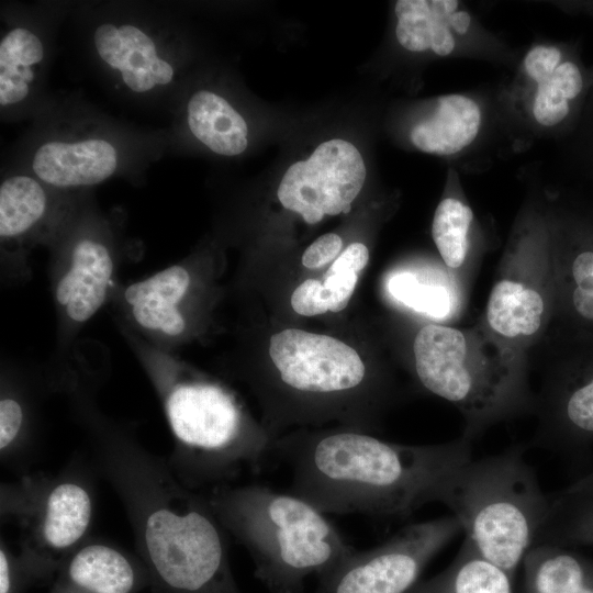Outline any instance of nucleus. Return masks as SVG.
Wrapping results in <instances>:
<instances>
[{
	"label": "nucleus",
	"mask_w": 593,
	"mask_h": 593,
	"mask_svg": "<svg viewBox=\"0 0 593 593\" xmlns=\"http://www.w3.org/2000/svg\"><path fill=\"white\" fill-rule=\"evenodd\" d=\"M99 383L79 372L66 391L70 412L93 468L124 506L153 593H240L230 566V535L206 493L184 485L167 458L99 407Z\"/></svg>",
	"instance_id": "nucleus-1"
},
{
	"label": "nucleus",
	"mask_w": 593,
	"mask_h": 593,
	"mask_svg": "<svg viewBox=\"0 0 593 593\" xmlns=\"http://www.w3.org/2000/svg\"><path fill=\"white\" fill-rule=\"evenodd\" d=\"M272 456L287 465L290 492L325 514L405 517L438 503L450 474L472 459L471 440L401 445L353 430L277 443Z\"/></svg>",
	"instance_id": "nucleus-2"
},
{
	"label": "nucleus",
	"mask_w": 593,
	"mask_h": 593,
	"mask_svg": "<svg viewBox=\"0 0 593 593\" xmlns=\"http://www.w3.org/2000/svg\"><path fill=\"white\" fill-rule=\"evenodd\" d=\"M118 329L161 404L174 441L167 459L184 485L206 493L264 469L272 446L232 391L177 355L154 348L125 327Z\"/></svg>",
	"instance_id": "nucleus-3"
},
{
	"label": "nucleus",
	"mask_w": 593,
	"mask_h": 593,
	"mask_svg": "<svg viewBox=\"0 0 593 593\" xmlns=\"http://www.w3.org/2000/svg\"><path fill=\"white\" fill-rule=\"evenodd\" d=\"M206 495L271 593H302L309 577H326L355 551L325 513L290 491L230 484Z\"/></svg>",
	"instance_id": "nucleus-4"
},
{
	"label": "nucleus",
	"mask_w": 593,
	"mask_h": 593,
	"mask_svg": "<svg viewBox=\"0 0 593 593\" xmlns=\"http://www.w3.org/2000/svg\"><path fill=\"white\" fill-rule=\"evenodd\" d=\"M524 450L514 447L472 458L450 474L438 500L459 521L477 551L512 578L549 508Z\"/></svg>",
	"instance_id": "nucleus-5"
},
{
	"label": "nucleus",
	"mask_w": 593,
	"mask_h": 593,
	"mask_svg": "<svg viewBox=\"0 0 593 593\" xmlns=\"http://www.w3.org/2000/svg\"><path fill=\"white\" fill-rule=\"evenodd\" d=\"M48 282L56 315V354L52 368L68 374L83 327L109 304L130 249L119 225L92 197L81 193L46 246Z\"/></svg>",
	"instance_id": "nucleus-6"
},
{
	"label": "nucleus",
	"mask_w": 593,
	"mask_h": 593,
	"mask_svg": "<svg viewBox=\"0 0 593 593\" xmlns=\"http://www.w3.org/2000/svg\"><path fill=\"white\" fill-rule=\"evenodd\" d=\"M22 148L18 168L70 194L90 192L110 179L134 174L164 144L86 109L48 107Z\"/></svg>",
	"instance_id": "nucleus-7"
},
{
	"label": "nucleus",
	"mask_w": 593,
	"mask_h": 593,
	"mask_svg": "<svg viewBox=\"0 0 593 593\" xmlns=\"http://www.w3.org/2000/svg\"><path fill=\"white\" fill-rule=\"evenodd\" d=\"M94 513L89 469L78 459L58 473L30 472L1 483L0 515L19 529V553L38 583L57 574L87 540Z\"/></svg>",
	"instance_id": "nucleus-8"
},
{
	"label": "nucleus",
	"mask_w": 593,
	"mask_h": 593,
	"mask_svg": "<svg viewBox=\"0 0 593 593\" xmlns=\"http://www.w3.org/2000/svg\"><path fill=\"white\" fill-rule=\"evenodd\" d=\"M413 351L422 385L467 415L468 439L516 403L518 387L512 374L474 359L469 339L460 329L425 325L415 336Z\"/></svg>",
	"instance_id": "nucleus-9"
},
{
	"label": "nucleus",
	"mask_w": 593,
	"mask_h": 593,
	"mask_svg": "<svg viewBox=\"0 0 593 593\" xmlns=\"http://www.w3.org/2000/svg\"><path fill=\"white\" fill-rule=\"evenodd\" d=\"M92 55L122 91L155 98L172 90L179 61L172 25L141 13H98L90 26Z\"/></svg>",
	"instance_id": "nucleus-10"
},
{
	"label": "nucleus",
	"mask_w": 593,
	"mask_h": 593,
	"mask_svg": "<svg viewBox=\"0 0 593 593\" xmlns=\"http://www.w3.org/2000/svg\"><path fill=\"white\" fill-rule=\"evenodd\" d=\"M201 278L191 259L171 264L144 279L114 287L109 304L116 326L154 348L175 354L194 333Z\"/></svg>",
	"instance_id": "nucleus-11"
},
{
	"label": "nucleus",
	"mask_w": 593,
	"mask_h": 593,
	"mask_svg": "<svg viewBox=\"0 0 593 593\" xmlns=\"http://www.w3.org/2000/svg\"><path fill=\"white\" fill-rule=\"evenodd\" d=\"M462 530L454 516L410 524L381 545L354 551L320 579L324 593H407L427 563Z\"/></svg>",
	"instance_id": "nucleus-12"
},
{
	"label": "nucleus",
	"mask_w": 593,
	"mask_h": 593,
	"mask_svg": "<svg viewBox=\"0 0 593 593\" xmlns=\"http://www.w3.org/2000/svg\"><path fill=\"white\" fill-rule=\"evenodd\" d=\"M79 194L57 191L24 169L7 172L0 183V269L7 284L30 280V257L45 247Z\"/></svg>",
	"instance_id": "nucleus-13"
},
{
	"label": "nucleus",
	"mask_w": 593,
	"mask_h": 593,
	"mask_svg": "<svg viewBox=\"0 0 593 593\" xmlns=\"http://www.w3.org/2000/svg\"><path fill=\"white\" fill-rule=\"evenodd\" d=\"M365 179L359 150L347 141L334 138L320 144L309 159L292 164L277 195L286 209L315 224L324 215L348 213Z\"/></svg>",
	"instance_id": "nucleus-14"
},
{
	"label": "nucleus",
	"mask_w": 593,
	"mask_h": 593,
	"mask_svg": "<svg viewBox=\"0 0 593 593\" xmlns=\"http://www.w3.org/2000/svg\"><path fill=\"white\" fill-rule=\"evenodd\" d=\"M269 355L282 384L311 396H332L357 390L366 366L357 351L327 335L288 328L270 337Z\"/></svg>",
	"instance_id": "nucleus-15"
},
{
	"label": "nucleus",
	"mask_w": 593,
	"mask_h": 593,
	"mask_svg": "<svg viewBox=\"0 0 593 593\" xmlns=\"http://www.w3.org/2000/svg\"><path fill=\"white\" fill-rule=\"evenodd\" d=\"M52 369L36 370L5 362L0 377V459L18 477L30 473L37 457L40 412L44 399L64 392Z\"/></svg>",
	"instance_id": "nucleus-16"
},
{
	"label": "nucleus",
	"mask_w": 593,
	"mask_h": 593,
	"mask_svg": "<svg viewBox=\"0 0 593 593\" xmlns=\"http://www.w3.org/2000/svg\"><path fill=\"white\" fill-rule=\"evenodd\" d=\"M0 37V110L4 119L40 111L51 54L49 29L33 13L5 18Z\"/></svg>",
	"instance_id": "nucleus-17"
},
{
	"label": "nucleus",
	"mask_w": 593,
	"mask_h": 593,
	"mask_svg": "<svg viewBox=\"0 0 593 593\" xmlns=\"http://www.w3.org/2000/svg\"><path fill=\"white\" fill-rule=\"evenodd\" d=\"M146 586L139 558L89 537L64 560L48 593H137Z\"/></svg>",
	"instance_id": "nucleus-18"
},
{
	"label": "nucleus",
	"mask_w": 593,
	"mask_h": 593,
	"mask_svg": "<svg viewBox=\"0 0 593 593\" xmlns=\"http://www.w3.org/2000/svg\"><path fill=\"white\" fill-rule=\"evenodd\" d=\"M184 122L191 136L214 154L237 156L248 146L245 119L217 92H193L184 105Z\"/></svg>",
	"instance_id": "nucleus-19"
},
{
	"label": "nucleus",
	"mask_w": 593,
	"mask_h": 593,
	"mask_svg": "<svg viewBox=\"0 0 593 593\" xmlns=\"http://www.w3.org/2000/svg\"><path fill=\"white\" fill-rule=\"evenodd\" d=\"M481 112L478 104L462 94L438 99L433 115L416 124L411 132L413 144L436 155H451L470 145L478 135Z\"/></svg>",
	"instance_id": "nucleus-20"
},
{
	"label": "nucleus",
	"mask_w": 593,
	"mask_h": 593,
	"mask_svg": "<svg viewBox=\"0 0 593 593\" xmlns=\"http://www.w3.org/2000/svg\"><path fill=\"white\" fill-rule=\"evenodd\" d=\"M544 299L521 281L502 279L491 290L486 304L489 326L505 338L534 335L541 326Z\"/></svg>",
	"instance_id": "nucleus-21"
},
{
	"label": "nucleus",
	"mask_w": 593,
	"mask_h": 593,
	"mask_svg": "<svg viewBox=\"0 0 593 593\" xmlns=\"http://www.w3.org/2000/svg\"><path fill=\"white\" fill-rule=\"evenodd\" d=\"M512 579L484 559L466 537L447 570L407 593H513Z\"/></svg>",
	"instance_id": "nucleus-22"
},
{
	"label": "nucleus",
	"mask_w": 593,
	"mask_h": 593,
	"mask_svg": "<svg viewBox=\"0 0 593 593\" xmlns=\"http://www.w3.org/2000/svg\"><path fill=\"white\" fill-rule=\"evenodd\" d=\"M523 563L526 593H593L579 559L557 546L532 547Z\"/></svg>",
	"instance_id": "nucleus-23"
},
{
	"label": "nucleus",
	"mask_w": 593,
	"mask_h": 593,
	"mask_svg": "<svg viewBox=\"0 0 593 593\" xmlns=\"http://www.w3.org/2000/svg\"><path fill=\"white\" fill-rule=\"evenodd\" d=\"M455 0H399L395 3L399 43L411 52L430 48L432 30L438 19L449 18L456 12Z\"/></svg>",
	"instance_id": "nucleus-24"
},
{
	"label": "nucleus",
	"mask_w": 593,
	"mask_h": 593,
	"mask_svg": "<svg viewBox=\"0 0 593 593\" xmlns=\"http://www.w3.org/2000/svg\"><path fill=\"white\" fill-rule=\"evenodd\" d=\"M472 220L470 206L458 199L446 198L436 208L432 236L445 265L450 269H458L465 262Z\"/></svg>",
	"instance_id": "nucleus-25"
},
{
	"label": "nucleus",
	"mask_w": 593,
	"mask_h": 593,
	"mask_svg": "<svg viewBox=\"0 0 593 593\" xmlns=\"http://www.w3.org/2000/svg\"><path fill=\"white\" fill-rule=\"evenodd\" d=\"M391 295L414 311L444 318L451 307L449 292L444 286L424 283L411 272L392 276L388 282Z\"/></svg>",
	"instance_id": "nucleus-26"
},
{
	"label": "nucleus",
	"mask_w": 593,
	"mask_h": 593,
	"mask_svg": "<svg viewBox=\"0 0 593 593\" xmlns=\"http://www.w3.org/2000/svg\"><path fill=\"white\" fill-rule=\"evenodd\" d=\"M35 583L38 581L27 562L1 537L0 593H25Z\"/></svg>",
	"instance_id": "nucleus-27"
},
{
	"label": "nucleus",
	"mask_w": 593,
	"mask_h": 593,
	"mask_svg": "<svg viewBox=\"0 0 593 593\" xmlns=\"http://www.w3.org/2000/svg\"><path fill=\"white\" fill-rule=\"evenodd\" d=\"M575 282L572 301L577 312L593 320V251L581 253L571 268Z\"/></svg>",
	"instance_id": "nucleus-28"
},
{
	"label": "nucleus",
	"mask_w": 593,
	"mask_h": 593,
	"mask_svg": "<svg viewBox=\"0 0 593 593\" xmlns=\"http://www.w3.org/2000/svg\"><path fill=\"white\" fill-rule=\"evenodd\" d=\"M568 113V100L549 81L539 83L533 104L535 120L541 125L552 126L561 122Z\"/></svg>",
	"instance_id": "nucleus-29"
},
{
	"label": "nucleus",
	"mask_w": 593,
	"mask_h": 593,
	"mask_svg": "<svg viewBox=\"0 0 593 593\" xmlns=\"http://www.w3.org/2000/svg\"><path fill=\"white\" fill-rule=\"evenodd\" d=\"M563 412L573 427L593 433V379L571 392Z\"/></svg>",
	"instance_id": "nucleus-30"
},
{
	"label": "nucleus",
	"mask_w": 593,
	"mask_h": 593,
	"mask_svg": "<svg viewBox=\"0 0 593 593\" xmlns=\"http://www.w3.org/2000/svg\"><path fill=\"white\" fill-rule=\"evenodd\" d=\"M291 306L295 313L314 316L329 311V302L321 281L306 279L291 295Z\"/></svg>",
	"instance_id": "nucleus-31"
},
{
	"label": "nucleus",
	"mask_w": 593,
	"mask_h": 593,
	"mask_svg": "<svg viewBox=\"0 0 593 593\" xmlns=\"http://www.w3.org/2000/svg\"><path fill=\"white\" fill-rule=\"evenodd\" d=\"M329 311L337 313L344 310L357 284L358 273L351 270L327 271L324 277Z\"/></svg>",
	"instance_id": "nucleus-32"
},
{
	"label": "nucleus",
	"mask_w": 593,
	"mask_h": 593,
	"mask_svg": "<svg viewBox=\"0 0 593 593\" xmlns=\"http://www.w3.org/2000/svg\"><path fill=\"white\" fill-rule=\"evenodd\" d=\"M560 59L561 53L558 48L536 46L527 53L524 66L528 76L539 85L550 79Z\"/></svg>",
	"instance_id": "nucleus-33"
},
{
	"label": "nucleus",
	"mask_w": 593,
	"mask_h": 593,
	"mask_svg": "<svg viewBox=\"0 0 593 593\" xmlns=\"http://www.w3.org/2000/svg\"><path fill=\"white\" fill-rule=\"evenodd\" d=\"M343 246L342 238L334 233L322 235L304 251L302 264L310 269H317L335 259Z\"/></svg>",
	"instance_id": "nucleus-34"
},
{
	"label": "nucleus",
	"mask_w": 593,
	"mask_h": 593,
	"mask_svg": "<svg viewBox=\"0 0 593 593\" xmlns=\"http://www.w3.org/2000/svg\"><path fill=\"white\" fill-rule=\"evenodd\" d=\"M567 100L575 98L582 90L579 68L570 61L560 64L548 80Z\"/></svg>",
	"instance_id": "nucleus-35"
},
{
	"label": "nucleus",
	"mask_w": 593,
	"mask_h": 593,
	"mask_svg": "<svg viewBox=\"0 0 593 593\" xmlns=\"http://www.w3.org/2000/svg\"><path fill=\"white\" fill-rule=\"evenodd\" d=\"M368 260V248L361 243H353L336 258L328 270H351L359 273L367 266Z\"/></svg>",
	"instance_id": "nucleus-36"
},
{
	"label": "nucleus",
	"mask_w": 593,
	"mask_h": 593,
	"mask_svg": "<svg viewBox=\"0 0 593 593\" xmlns=\"http://www.w3.org/2000/svg\"><path fill=\"white\" fill-rule=\"evenodd\" d=\"M448 21L449 18L438 19L432 30L430 49L439 56H447L455 48V38Z\"/></svg>",
	"instance_id": "nucleus-37"
},
{
	"label": "nucleus",
	"mask_w": 593,
	"mask_h": 593,
	"mask_svg": "<svg viewBox=\"0 0 593 593\" xmlns=\"http://www.w3.org/2000/svg\"><path fill=\"white\" fill-rule=\"evenodd\" d=\"M470 22L471 16L469 13L460 11L455 12L449 16L448 24L449 27L454 29L457 33L465 34L470 26Z\"/></svg>",
	"instance_id": "nucleus-38"
},
{
	"label": "nucleus",
	"mask_w": 593,
	"mask_h": 593,
	"mask_svg": "<svg viewBox=\"0 0 593 593\" xmlns=\"http://www.w3.org/2000/svg\"><path fill=\"white\" fill-rule=\"evenodd\" d=\"M315 593H324V592L317 588Z\"/></svg>",
	"instance_id": "nucleus-39"
}]
</instances>
